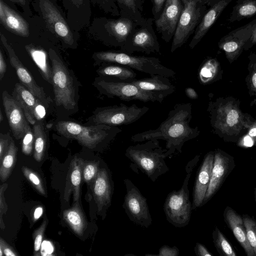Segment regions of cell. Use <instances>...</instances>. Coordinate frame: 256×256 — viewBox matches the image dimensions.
I'll return each instance as SVG.
<instances>
[{"mask_svg": "<svg viewBox=\"0 0 256 256\" xmlns=\"http://www.w3.org/2000/svg\"><path fill=\"white\" fill-rule=\"evenodd\" d=\"M192 118L190 103L176 104L158 128L134 134L131 140L135 142L152 139L166 140V158H171L176 152L182 153L184 144L200 134L197 126L192 128L190 126Z\"/></svg>", "mask_w": 256, "mask_h": 256, "instance_id": "cell-1", "label": "cell"}, {"mask_svg": "<svg viewBox=\"0 0 256 256\" xmlns=\"http://www.w3.org/2000/svg\"><path fill=\"white\" fill-rule=\"evenodd\" d=\"M240 104L232 96L220 97L208 102L207 111L212 131L224 142L237 143L254 119L242 112Z\"/></svg>", "mask_w": 256, "mask_h": 256, "instance_id": "cell-2", "label": "cell"}, {"mask_svg": "<svg viewBox=\"0 0 256 256\" xmlns=\"http://www.w3.org/2000/svg\"><path fill=\"white\" fill-rule=\"evenodd\" d=\"M158 140H150L143 144L130 146L125 151V156L130 160L131 168H138L152 182H154L170 168L165 162L166 152Z\"/></svg>", "mask_w": 256, "mask_h": 256, "instance_id": "cell-3", "label": "cell"}, {"mask_svg": "<svg viewBox=\"0 0 256 256\" xmlns=\"http://www.w3.org/2000/svg\"><path fill=\"white\" fill-rule=\"evenodd\" d=\"M57 132L64 136L76 140L81 145L93 149L108 144L122 129L118 126L100 124L83 126L70 121H60L56 125Z\"/></svg>", "mask_w": 256, "mask_h": 256, "instance_id": "cell-4", "label": "cell"}, {"mask_svg": "<svg viewBox=\"0 0 256 256\" xmlns=\"http://www.w3.org/2000/svg\"><path fill=\"white\" fill-rule=\"evenodd\" d=\"M200 158V154H198L188 162L186 166V174L182 187L178 190L170 192L166 198L164 210L166 219L176 228L184 227L190 221L192 208L190 200L188 182Z\"/></svg>", "mask_w": 256, "mask_h": 256, "instance_id": "cell-5", "label": "cell"}, {"mask_svg": "<svg viewBox=\"0 0 256 256\" xmlns=\"http://www.w3.org/2000/svg\"><path fill=\"white\" fill-rule=\"evenodd\" d=\"M92 57L98 64H120L150 76L160 74L170 78L176 74L174 70L161 64L156 58L133 56L122 51L96 52Z\"/></svg>", "mask_w": 256, "mask_h": 256, "instance_id": "cell-6", "label": "cell"}, {"mask_svg": "<svg viewBox=\"0 0 256 256\" xmlns=\"http://www.w3.org/2000/svg\"><path fill=\"white\" fill-rule=\"evenodd\" d=\"M48 56L52 64V85L56 104L66 110H72L77 106L74 77L54 50L49 49Z\"/></svg>", "mask_w": 256, "mask_h": 256, "instance_id": "cell-7", "label": "cell"}, {"mask_svg": "<svg viewBox=\"0 0 256 256\" xmlns=\"http://www.w3.org/2000/svg\"><path fill=\"white\" fill-rule=\"evenodd\" d=\"M148 110L149 108L146 106L138 107L135 104L126 106L122 103L98 108L88 118L86 124H104L114 126L128 125L139 120Z\"/></svg>", "mask_w": 256, "mask_h": 256, "instance_id": "cell-8", "label": "cell"}, {"mask_svg": "<svg viewBox=\"0 0 256 256\" xmlns=\"http://www.w3.org/2000/svg\"><path fill=\"white\" fill-rule=\"evenodd\" d=\"M206 8L205 0H188L184 6L174 35L172 52L187 41L206 13Z\"/></svg>", "mask_w": 256, "mask_h": 256, "instance_id": "cell-9", "label": "cell"}, {"mask_svg": "<svg viewBox=\"0 0 256 256\" xmlns=\"http://www.w3.org/2000/svg\"><path fill=\"white\" fill-rule=\"evenodd\" d=\"M93 84L101 94L110 98H117L124 101L138 100L143 102H162L152 92L144 91L132 82L113 81L100 77Z\"/></svg>", "mask_w": 256, "mask_h": 256, "instance_id": "cell-10", "label": "cell"}, {"mask_svg": "<svg viewBox=\"0 0 256 256\" xmlns=\"http://www.w3.org/2000/svg\"><path fill=\"white\" fill-rule=\"evenodd\" d=\"M124 182L126 192L122 207L126 214L135 224L148 228L152 224V218L146 198L130 180L125 178Z\"/></svg>", "mask_w": 256, "mask_h": 256, "instance_id": "cell-11", "label": "cell"}, {"mask_svg": "<svg viewBox=\"0 0 256 256\" xmlns=\"http://www.w3.org/2000/svg\"><path fill=\"white\" fill-rule=\"evenodd\" d=\"M152 20H144L140 24V28H136L120 47V51L128 54L136 52L148 54L151 52L160 53L159 42L152 26Z\"/></svg>", "mask_w": 256, "mask_h": 256, "instance_id": "cell-12", "label": "cell"}, {"mask_svg": "<svg viewBox=\"0 0 256 256\" xmlns=\"http://www.w3.org/2000/svg\"><path fill=\"white\" fill-rule=\"evenodd\" d=\"M41 16L48 28L69 46L74 44L73 34L61 12L51 0H39Z\"/></svg>", "mask_w": 256, "mask_h": 256, "instance_id": "cell-13", "label": "cell"}, {"mask_svg": "<svg viewBox=\"0 0 256 256\" xmlns=\"http://www.w3.org/2000/svg\"><path fill=\"white\" fill-rule=\"evenodd\" d=\"M214 152L210 182L202 206L208 202L217 192L236 166L232 156L220 148L215 149Z\"/></svg>", "mask_w": 256, "mask_h": 256, "instance_id": "cell-14", "label": "cell"}, {"mask_svg": "<svg viewBox=\"0 0 256 256\" xmlns=\"http://www.w3.org/2000/svg\"><path fill=\"white\" fill-rule=\"evenodd\" d=\"M256 25V19L223 36L218 42L230 64L236 60L244 50V46L251 37Z\"/></svg>", "mask_w": 256, "mask_h": 256, "instance_id": "cell-15", "label": "cell"}, {"mask_svg": "<svg viewBox=\"0 0 256 256\" xmlns=\"http://www.w3.org/2000/svg\"><path fill=\"white\" fill-rule=\"evenodd\" d=\"M0 41L8 55L10 64L16 70L20 82L41 102L45 107L48 108L50 100L47 98L43 88L36 84L28 70L18 59L13 48L8 42L5 36L2 34H0Z\"/></svg>", "mask_w": 256, "mask_h": 256, "instance_id": "cell-16", "label": "cell"}, {"mask_svg": "<svg viewBox=\"0 0 256 256\" xmlns=\"http://www.w3.org/2000/svg\"><path fill=\"white\" fill-rule=\"evenodd\" d=\"M4 110L14 136L16 140L22 138L31 130L24 110L18 102L6 90L2 93Z\"/></svg>", "mask_w": 256, "mask_h": 256, "instance_id": "cell-17", "label": "cell"}, {"mask_svg": "<svg viewBox=\"0 0 256 256\" xmlns=\"http://www.w3.org/2000/svg\"><path fill=\"white\" fill-rule=\"evenodd\" d=\"M183 9L180 0H166L162 12L155 22L157 31L165 42H170L174 36Z\"/></svg>", "mask_w": 256, "mask_h": 256, "instance_id": "cell-18", "label": "cell"}, {"mask_svg": "<svg viewBox=\"0 0 256 256\" xmlns=\"http://www.w3.org/2000/svg\"><path fill=\"white\" fill-rule=\"evenodd\" d=\"M214 154V151L211 150L205 155L198 172L192 192V210L202 206L210 182Z\"/></svg>", "mask_w": 256, "mask_h": 256, "instance_id": "cell-19", "label": "cell"}, {"mask_svg": "<svg viewBox=\"0 0 256 256\" xmlns=\"http://www.w3.org/2000/svg\"><path fill=\"white\" fill-rule=\"evenodd\" d=\"M92 192L98 212L106 210L110 205L113 193V182L106 168H100L92 183Z\"/></svg>", "mask_w": 256, "mask_h": 256, "instance_id": "cell-20", "label": "cell"}, {"mask_svg": "<svg viewBox=\"0 0 256 256\" xmlns=\"http://www.w3.org/2000/svg\"><path fill=\"white\" fill-rule=\"evenodd\" d=\"M224 221L248 256H256L249 244L242 216L232 208L227 206L224 211Z\"/></svg>", "mask_w": 256, "mask_h": 256, "instance_id": "cell-21", "label": "cell"}, {"mask_svg": "<svg viewBox=\"0 0 256 256\" xmlns=\"http://www.w3.org/2000/svg\"><path fill=\"white\" fill-rule=\"evenodd\" d=\"M168 78L162 75L154 74L148 78L136 79L132 82L141 90L152 93L162 102L164 98L176 90L175 86Z\"/></svg>", "mask_w": 256, "mask_h": 256, "instance_id": "cell-22", "label": "cell"}, {"mask_svg": "<svg viewBox=\"0 0 256 256\" xmlns=\"http://www.w3.org/2000/svg\"><path fill=\"white\" fill-rule=\"evenodd\" d=\"M0 22L6 29L16 35L22 37L30 35L26 21L3 0H0Z\"/></svg>", "mask_w": 256, "mask_h": 256, "instance_id": "cell-23", "label": "cell"}, {"mask_svg": "<svg viewBox=\"0 0 256 256\" xmlns=\"http://www.w3.org/2000/svg\"><path fill=\"white\" fill-rule=\"evenodd\" d=\"M232 0H216L196 27L189 44L192 49L200 42Z\"/></svg>", "mask_w": 256, "mask_h": 256, "instance_id": "cell-24", "label": "cell"}, {"mask_svg": "<svg viewBox=\"0 0 256 256\" xmlns=\"http://www.w3.org/2000/svg\"><path fill=\"white\" fill-rule=\"evenodd\" d=\"M12 96L20 104L28 122L34 124L38 121L36 116V108L38 104L42 103L41 102L20 83L15 84Z\"/></svg>", "mask_w": 256, "mask_h": 256, "instance_id": "cell-25", "label": "cell"}, {"mask_svg": "<svg viewBox=\"0 0 256 256\" xmlns=\"http://www.w3.org/2000/svg\"><path fill=\"white\" fill-rule=\"evenodd\" d=\"M84 160L76 156L71 161L68 173L64 191V199L68 201L71 192L74 201L78 202L80 197V186L82 180V169Z\"/></svg>", "mask_w": 256, "mask_h": 256, "instance_id": "cell-26", "label": "cell"}, {"mask_svg": "<svg viewBox=\"0 0 256 256\" xmlns=\"http://www.w3.org/2000/svg\"><path fill=\"white\" fill-rule=\"evenodd\" d=\"M96 72L99 77L113 81L132 82L136 76L133 69L117 64H102Z\"/></svg>", "mask_w": 256, "mask_h": 256, "instance_id": "cell-27", "label": "cell"}, {"mask_svg": "<svg viewBox=\"0 0 256 256\" xmlns=\"http://www.w3.org/2000/svg\"><path fill=\"white\" fill-rule=\"evenodd\" d=\"M137 25L139 24L130 18L124 16L108 21L106 26L114 38V46H122Z\"/></svg>", "mask_w": 256, "mask_h": 256, "instance_id": "cell-28", "label": "cell"}, {"mask_svg": "<svg viewBox=\"0 0 256 256\" xmlns=\"http://www.w3.org/2000/svg\"><path fill=\"white\" fill-rule=\"evenodd\" d=\"M222 72L218 60L208 57L204 59L198 68V80L201 84H209L222 79Z\"/></svg>", "mask_w": 256, "mask_h": 256, "instance_id": "cell-29", "label": "cell"}, {"mask_svg": "<svg viewBox=\"0 0 256 256\" xmlns=\"http://www.w3.org/2000/svg\"><path fill=\"white\" fill-rule=\"evenodd\" d=\"M63 218L76 234L82 236L86 228L87 222L78 202H75L72 208L64 210Z\"/></svg>", "mask_w": 256, "mask_h": 256, "instance_id": "cell-30", "label": "cell"}, {"mask_svg": "<svg viewBox=\"0 0 256 256\" xmlns=\"http://www.w3.org/2000/svg\"><path fill=\"white\" fill-rule=\"evenodd\" d=\"M26 49L39 68L43 78L52 84V68L49 64L48 55L46 52L42 50L29 46H26Z\"/></svg>", "mask_w": 256, "mask_h": 256, "instance_id": "cell-31", "label": "cell"}, {"mask_svg": "<svg viewBox=\"0 0 256 256\" xmlns=\"http://www.w3.org/2000/svg\"><path fill=\"white\" fill-rule=\"evenodd\" d=\"M34 134V157L38 162L42 161L46 148V134L44 122L38 120L33 125L32 128Z\"/></svg>", "mask_w": 256, "mask_h": 256, "instance_id": "cell-32", "label": "cell"}, {"mask_svg": "<svg viewBox=\"0 0 256 256\" xmlns=\"http://www.w3.org/2000/svg\"><path fill=\"white\" fill-rule=\"evenodd\" d=\"M256 14V0H238L233 8L229 21L234 22Z\"/></svg>", "mask_w": 256, "mask_h": 256, "instance_id": "cell-33", "label": "cell"}, {"mask_svg": "<svg viewBox=\"0 0 256 256\" xmlns=\"http://www.w3.org/2000/svg\"><path fill=\"white\" fill-rule=\"evenodd\" d=\"M18 148L12 140L9 148L0 161V178L2 182L10 177L16 162Z\"/></svg>", "mask_w": 256, "mask_h": 256, "instance_id": "cell-34", "label": "cell"}, {"mask_svg": "<svg viewBox=\"0 0 256 256\" xmlns=\"http://www.w3.org/2000/svg\"><path fill=\"white\" fill-rule=\"evenodd\" d=\"M124 17L130 18L139 25L144 20L142 17L140 0H116Z\"/></svg>", "mask_w": 256, "mask_h": 256, "instance_id": "cell-35", "label": "cell"}, {"mask_svg": "<svg viewBox=\"0 0 256 256\" xmlns=\"http://www.w3.org/2000/svg\"><path fill=\"white\" fill-rule=\"evenodd\" d=\"M248 74L246 82L252 100L250 106H254L256 110V54L251 52L248 56Z\"/></svg>", "mask_w": 256, "mask_h": 256, "instance_id": "cell-36", "label": "cell"}, {"mask_svg": "<svg viewBox=\"0 0 256 256\" xmlns=\"http://www.w3.org/2000/svg\"><path fill=\"white\" fill-rule=\"evenodd\" d=\"M212 240L214 246L220 256H236L228 240L218 226H215L212 233Z\"/></svg>", "mask_w": 256, "mask_h": 256, "instance_id": "cell-37", "label": "cell"}, {"mask_svg": "<svg viewBox=\"0 0 256 256\" xmlns=\"http://www.w3.org/2000/svg\"><path fill=\"white\" fill-rule=\"evenodd\" d=\"M22 170L25 178L36 190L40 194L46 196V192L42 179L38 172L26 166H22Z\"/></svg>", "mask_w": 256, "mask_h": 256, "instance_id": "cell-38", "label": "cell"}, {"mask_svg": "<svg viewBox=\"0 0 256 256\" xmlns=\"http://www.w3.org/2000/svg\"><path fill=\"white\" fill-rule=\"evenodd\" d=\"M99 161L84 160L82 169V180L88 184H92L98 172Z\"/></svg>", "mask_w": 256, "mask_h": 256, "instance_id": "cell-39", "label": "cell"}, {"mask_svg": "<svg viewBox=\"0 0 256 256\" xmlns=\"http://www.w3.org/2000/svg\"><path fill=\"white\" fill-rule=\"evenodd\" d=\"M242 217L248 241L256 256V221L248 214H243Z\"/></svg>", "mask_w": 256, "mask_h": 256, "instance_id": "cell-40", "label": "cell"}, {"mask_svg": "<svg viewBox=\"0 0 256 256\" xmlns=\"http://www.w3.org/2000/svg\"><path fill=\"white\" fill-rule=\"evenodd\" d=\"M240 146H256V119H254L249 126L246 134L237 142Z\"/></svg>", "mask_w": 256, "mask_h": 256, "instance_id": "cell-41", "label": "cell"}, {"mask_svg": "<svg viewBox=\"0 0 256 256\" xmlns=\"http://www.w3.org/2000/svg\"><path fill=\"white\" fill-rule=\"evenodd\" d=\"M46 224V221L44 220L39 228L34 230L33 234L34 240V256H38L40 255V252Z\"/></svg>", "mask_w": 256, "mask_h": 256, "instance_id": "cell-42", "label": "cell"}, {"mask_svg": "<svg viewBox=\"0 0 256 256\" xmlns=\"http://www.w3.org/2000/svg\"><path fill=\"white\" fill-rule=\"evenodd\" d=\"M34 148V134L32 129L28 131L22 138V150L26 155H30Z\"/></svg>", "mask_w": 256, "mask_h": 256, "instance_id": "cell-43", "label": "cell"}, {"mask_svg": "<svg viewBox=\"0 0 256 256\" xmlns=\"http://www.w3.org/2000/svg\"><path fill=\"white\" fill-rule=\"evenodd\" d=\"M8 186L7 184H4L0 186V228L2 230H4L5 228L2 216L8 210V206L6 202L4 196V192Z\"/></svg>", "mask_w": 256, "mask_h": 256, "instance_id": "cell-44", "label": "cell"}, {"mask_svg": "<svg viewBox=\"0 0 256 256\" xmlns=\"http://www.w3.org/2000/svg\"><path fill=\"white\" fill-rule=\"evenodd\" d=\"M12 140L10 132L0 134V162L8 151Z\"/></svg>", "mask_w": 256, "mask_h": 256, "instance_id": "cell-45", "label": "cell"}, {"mask_svg": "<svg viewBox=\"0 0 256 256\" xmlns=\"http://www.w3.org/2000/svg\"><path fill=\"white\" fill-rule=\"evenodd\" d=\"M17 256L18 254L2 238H0V256Z\"/></svg>", "mask_w": 256, "mask_h": 256, "instance_id": "cell-46", "label": "cell"}, {"mask_svg": "<svg viewBox=\"0 0 256 256\" xmlns=\"http://www.w3.org/2000/svg\"><path fill=\"white\" fill-rule=\"evenodd\" d=\"M179 249L178 247L174 246L170 247L167 245L162 246L158 250V256H178L179 254Z\"/></svg>", "mask_w": 256, "mask_h": 256, "instance_id": "cell-47", "label": "cell"}, {"mask_svg": "<svg viewBox=\"0 0 256 256\" xmlns=\"http://www.w3.org/2000/svg\"><path fill=\"white\" fill-rule=\"evenodd\" d=\"M195 254L198 256H212L213 254L202 244L196 242L194 248Z\"/></svg>", "mask_w": 256, "mask_h": 256, "instance_id": "cell-48", "label": "cell"}, {"mask_svg": "<svg viewBox=\"0 0 256 256\" xmlns=\"http://www.w3.org/2000/svg\"><path fill=\"white\" fill-rule=\"evenodd\" d=\"M166 0H153V14L156 18L160 12Z\"/></svg>", "mask_w": 256, "mask_h": 256, "instance_id": "cell-49", "label": "cell"}, {"mask_svg": "<svg viewBox=\"0 0 256 256\" xmlns=\"http://www.w3.org/2000/svg\"><path fill=\"white\" fill-rule=\"evenodd\" d=\"M6 70V64L2 50H0V80L4 78Z\"/></svg>", "mask_w": 256, "mask_h": 256, "instance_id": "cell-50", "label": "cell"}, {"mask_svg": "<svg viewBox=\"0 0 256 256\" xmlns=\"http://www.w3.org/2000/svg\"><path fill=\"white\" fill-rule=\"evenodd\" d=\"M256 44V25L252 35L244 46V50H248Z\"/></svg>", "mask_w": 256, "mask_h": 256, "instance_id": "cell-51", "label": "cell"}, {"mask_svg": "<svg viewBox=\"0 0 256 256\" xmlns=\"http://www.w3.org/2000/svg\"><path fill=\"white\" fill-rule=\"evenodd\" d=\"M185 93L187 96L192 100H196L198 98V94L194 89L188 87L185 89Z\"/></svg>", "mask_w": 256, "mask_h": 256, "instance_id": "cell-52", "label": "cell"}, {"mask_svg": "<svg viewBox=\"0 0 256 256\" xmlns=\"http://www.w3.org/2000/svg\"><path fill=\"white\" fill-rule=\"evenodd\" d=\"M104 4H108L112 10V14L114 15H118L119 12L118 8L116 5L114 0H102Z\"/></svg>", "mask_w": 256, "mask_h": 256, "instance_id": "cell-53", "label": "cell"}, {"mask_svg": "<svg viewBox=\"0 0 256 256\" xmlns=\"http://www.w3.org/2000/svg\"><path fill=\"white\" fill-rule=\"evenodd\" d=\"M12 2L16 3L19 6H20L22 8H25V10H26L27 9H29V2L28 0H10Z\"/></svg>", "mask_w": 256, "mask_h": 256, "instance_id": "cell-54", "label": "cell"}, {"mask_svg": "<svg viewBox=\"0 0 256 256\" xmlns=\"http://www.w3.org/2000/svg\"><path fill=\"white\" fill-rule=\"evenodd\" d=\"M43 212V209L42 207H38L34 211V220L36 221L38 220L42 215Z\"/></svg>", "mask_w": 256, "mask_h": 256, "instance_id": "cell-55", "label": "cell"}, {"mask_svg": "<svg viewBox=\"0 0 256 256\" xmlns=\"http://www.w3.org/2000/svg\"><path fill=\"white\" fill-rule=\"evenodd\" d=\"M4 120V116H3V115H2V112L0 110V122H2V121L3 120Z\"/></svg>", "mask_w": 256, "mask_h": 256, "instance_id": "cell-56", "label": "cell"}, {"mask_svg": "<svg viewBox=\"0 0 256 256\" xmlns=\"http://www.w3.org/2000/svg\"><path fill=\"white\" fill-rule=\"evenodd\" d=\"M183 5H185L188 2V0H181Z\"/></svg>", "mask_w": 256, "mask_h": 256, "instance_id": "cell-57", "label": "cell"}, {"mask_svg": "<svg viewBox=\"0 0 256 256\" xmlns=\"http://www.w3.org/2000/svg\"><path fill=\"white\" fill-rule=\"evenodd\" d=\"M254 196L255 200L256 202V187L254 188Z\"/></svg>", "mask_w": 256, "mask_h": 256, "instance_id": "cell-58", "label": "cell"}, {"mask_svg": "<svg viewBox=\"0 0 256 256\" xmlns=\"http://www.w3.org/2000/svg\"></svg>", "mask_w": 256, "mask_h": 256, "instance_id": "cell-59", "label": "cell"}]
</instances>
